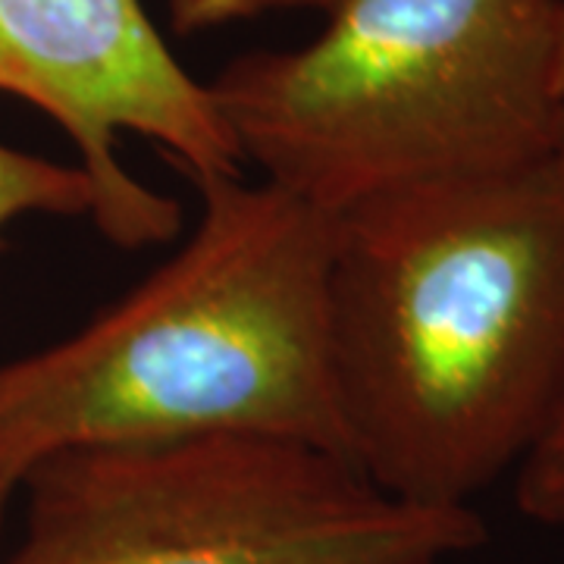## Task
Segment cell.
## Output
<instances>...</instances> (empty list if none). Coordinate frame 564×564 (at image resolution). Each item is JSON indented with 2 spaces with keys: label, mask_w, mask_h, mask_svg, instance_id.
I'll return each instance as SVG.
<instances>
[{
  "label": "cell",
  "mask_w": 564,
  "mask_h": 564,
  "mask_svg": "<svg viewBox=\"0 0 564 564\" xmlns=\"http://www.w3.org/2000/svg\"><path fill=\"white\" fill-rule=\"evenodd\" d=\"M95 185L79 163L44 161L0 144V245L3 229L25 214L91 217Z\"/></svg>",
  "instance_id": "8992f818"
},
{
  "label": "cell",
  "mask_w": 564,
  "mask_h": 564,
  "mask_svg": "<svg viewBox=\"0 0 564 564\" xmlns=\"http://www.w3.org/2000/svg\"><path fill=\"white\" fill-rule=\"evenodd\" d=\"M198 192L202 220L170 261L69 339L0 364L3 492L85 445L245 433L348 458L326 317L333 214L263 180Z\"/></svg>",
  "instance_id": "7a4b0ae2"
},
{
  "label": "cell",
  "mask_w": 564,
  "mask_h": 564,
  "mask_svg": "<svg viewBox=\"0 0 564 564\" xmlns=\"http://www.w3.org/2000/svg\"><path fill=\"white\" fill-rule=\"evenodd\" d=\"M336 0H166L170 25L180 35H195L207 29H220L229 22L267 17L276 10H321L326 13Z\"/></svg>",
  "instance_id": "ba28073f"
},
{
  "label": "cell",
  "mask_w": 564,
  "mask_h": 564,
  "mask_svg": "<svg viewBox=\"0 0 564 564\" xmlns=\"http://www.w3.org/2000/svg\"><path fill=\"white\" fill-rule=\"evenodd\" d=\"M348 458L417 505L518 470L564 399V161L333 214L326 276Z\"/></svg>",
  "instance_id": "6da1fadb"
},
{
  "label": "cell",
  "mask_w": 564,
  "mask_h": 564,
  "mask_svg": "<svg viewBox=\"0 0 564 564\" xmlns=\"http://www.w3.org/2000/svg\"><path fill=\"white\" fill-rule=\"evenodd\" d=\"M562 0H336L317 39L207 82L263 182L339 214L555 154Z\"/></svg>",
  "instance_id": "3957f363"
},
{
  "label": "cell",
  "mask_w": 564,
  "mask_h": 564,
  "mask_svg": "<svg viewBox=\"0 0 564 564\" xmlns=\"http://www.w3.org/2000/svg\"><path fill=\"white\" fill-rule=\"evenodd\" d=\"M0 564H448L486 543L474 505H417L282 436L66 448L25 477Z\"/></svg>",
  "instance_id": "277c9868"
},
{
  "label": "cell",
  "mask_w": 564,
  "mask_h": 564,
  "mask_svg": "<svg viewBox=\"0 0 564 564\" xmlns=\"http://www.w3.org/2000/svg\"><path fill=\"white\" fill-rule=\"evenodd\" d=\"M558 91L564 98V0H562V25H558Z\"/></svg>",
  "instance_id": "9c48e42d"
},
{
  "label": "cell",
  "mask_w": 564,
  "mask_h": 564,
  "mask_svg": "<svg viewBox=\"0 0 564 564\" xmlns=\"http://www.w3.org/2000/svg\"><path fill=\"white\" fill-rule=\"evenodd\" d=\"M514 474V502L521 514L543 527H564V399Z\"/></svg>",
  "instance_id": "52a82bcc"
},
{
  "label": "cell",
  "mask_w": 564,
  "mask_h": 564,
  "mask_svg": "<svg viewBox=\"0 0 564 564\" xmlns=\"http://www.w3.org/2000/svg\"><path fill=\"white\" fill-rule=\"evenodd\" d=\"M7 499H10V492H3V489H0V514H3V505H7Z\"/></svg>",
  "instance_id": "8fae6325"
},
{
  "label": "cell",
  "mask_w": 564,
  "mask_h": 564,
  "mask_svg": "<svg viewBox=\"0 0 564 564\" xmlns=\"http://www.w3.org/2000/svg\"><path fill=\"white\" fill-rule=\"evenodd\" d=\"M0 95L47 113L95 185L91 220L122 251L176 239L182 210L120 161V135L154 141L195 188L239 180L242 154L141 0H0Z\"/></svg>",
  "instance_id": "5b68a950"
},
{
  "label": "cell",
  "mask_w": 564,
  "mask_h": 564,
  "mask_svg": "<svg viewBox=\"0 0 564 564\" xmlns=\"http://www.w3.org/2000/svg\"><path fill=\"white\" fill-rule=\"evenodd\" d=\"M555 154L564 161V104H562V117H558V141H555Z\"/></svg>",
  "instance_id": "30bf717a"
}]
</instances>
